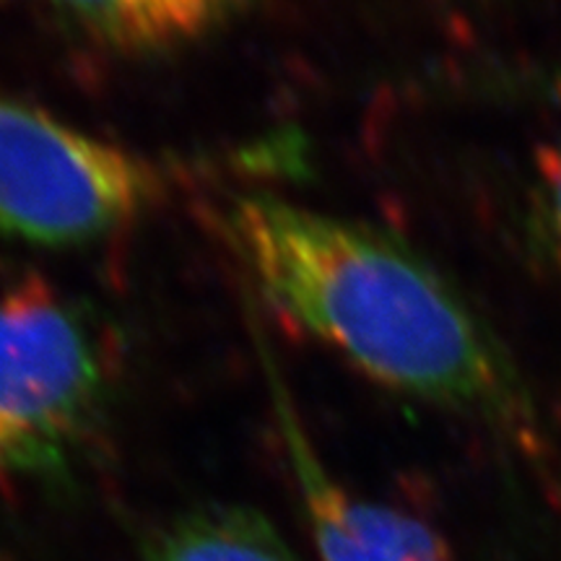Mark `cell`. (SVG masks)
<instances>
[{
	"label": "cell",
	"mask_w": 561,
	"mask_h": 561,
	"mask_svg": "<svg viewBox=\"0 0 561 561\" xmlns=\"http://www.w3.org/2000/svg\"><path fill=\"white\" fill-rule=\"evenodd\" d=\"M227 234L273 310L375 382L496 426L533 419L496 335L401 242L273 195L231 203Z\"/></svg>",
	"instance_id": "cell-1"
},
{
	"label": "cell",
	"mask_w": 561,
	"mask_h": 561,
	"mask_svg": "<svg viewBox=\"0 0 561 561\" xmlns=\"http://www.w3.org/2000/svg\"><path fill=\"white\" fill-rule=\"evenodd\" d=\"M167 180L136 151L0 94V231L24 242L87 244L125 229Z\"/></svg>",
	"instance_id": "cell-2"
},
{
	"label": "cell",
	"mask_w": 561,
	"mask_h": 561,
	"mask_svg": "<svg viewBox=\"0 0 561 561\" xmlns=\"http://www.w3.org/2000/svg\"><path fill=\"white\" fill-rule=\"evenodd\" d=\"M107 380L79 307L45 284L0 294V476L60 468L100 419Z\"/></svg>",
	"instance_id": "cell-3"
},
{
	"label": "cell",
	"mask_w": 561,
	"mask_h": 561,
	"mask_svg": "<svg viewBox=\"0 0 561 561\" xmlns=\"http://www.w3.org/2000/svg\"><path fill=\"white\" fill-rule=\"evenodd\" d=\"M273 409L297 494L322 561H445V549L419 517L348 491L314 450L289 390L265 356Z\"/></svg>",
	"instance_id": "cell-4"
},
{
	"label": "cell",
	"mask_w": 561,
	"mask_h": 561,
	"mask_svg": "<svg viewBox=\"0 0 561 561\" xmlns=\"http://www.w3.org/2000/svg\"><path fill=\"white\" fill-rule=\"evenodd\" d=\"M146 561H299L261 512L242 504H206L164 525Z\"/></svg>",
	"instance_id": "cell-5"
},
{
	"label": "cell",
	"mask_w": 561,
	"mask_h": 561,
	"mask_svg": "<svg viewBox=\"0 0 561 561\" xmlns=\"http://www.w3.org/2000/svg\"><path fill=\"white\" fill-rule=\"evenodd\" d=\"M89 32L123 50H159L198 37L231 0H53Z\"/></svg>",
	"instance_id": "cell-6"
},
{
	"label": "cell",
	"mask_w": 561,
	"mask_h": 561,
	"mask_svg": "<svg viewBox=\"0 0 561 561\" xmlns=\"http://www.w3.org/2000/svg\"><path fill=\"white\" fill-rule=\"evenodd\" d=\"M525 234L561 276V140L538 149L525 191Z\"/></svg>",
	"instance_id": "cell-7"
},
{
	"label": "cell",
	"mask_w": 561,
	"mask_h": 561,
	"mask_svg": "<svg viewBox=\"0 0 561 561\" xmlns=\"http://www.w3.org/2000/svg\"><path fill=\"white\" fill-rule=\"evenodd\" d=\"M536 87L541 89L551 102L561 104V70H557V73H551V76H543V79H538Z\"/></svg>",
	"instance_id": "cell-8"
}]
</instances>
